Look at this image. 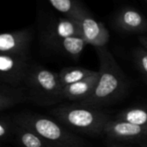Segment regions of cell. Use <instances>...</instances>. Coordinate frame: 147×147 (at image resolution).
I'll return each mask as SVG.
<instances>
[{"label":"cell","mask_w":147,"mask_h":147,"mask_svg":"<svg viewBox=\"0 0 147 147\" xmlns=\"http://www.w3.org/2000/svg\"><path fill=\"white\" fill-rule=\"evenodd\" d=\"M99 60V79L93 94L78 104L99 109L112 104L127 93L128 80L114 58L105 47H96Z\"/></svg>","instance_id":"cell-1"},{"label":"cell","mask_w":147,"mask_h":147,"mask_svg":"<svg viewBox=\"0 0 147 147\" xmlns=\"http://www.w3.org/2000/svg\"><path fill=\"white\" fill-rule=\"evenodd\" d=\"M50 113L61 124L68 128L88 135L103 134L110 116L99 109L73 104H63L50 110Z\"/></svg>","instance_id":"cell-2"},{"label":"cell","mask_w":147,"mask_h":147,"mask_svg":"<svg viewBox=\"0 0 147 147\" xmlns=\"http://www.w3.org/2000/svg\"><path fill=\"white\" fill-rule=\"evenodd\" d=\"M12 119L16 124L32 130L53 147H89L84 139L70 132L59 121L47 116L21 113Z\"/></svg>","instance_id":"cell-3"},{"label":"cell","mask_w":147,"mask_h":147,"mask_svg":"<svg viewBox=\"0 0 147 147\" xmlns=\"http://www.w3.org/2000/svg\"><path fill=\"white\" fill-rule=\"evenodd\" d=\"M24 87L28 101L40 107L53 106L64 100L59 73L40 65H30Z\"/></svg>","instance_id":"cell-4"},{"label":"cell","mask_w":147,"mask_h":147,"mask_svg":"<svg viewBox=\"0 0 147 147\" xmlns=\"http://www.w3.org/2000/svg\"><path fill=\"white\" fill-rule=\"evenodd\" d=\"M28 55H0V78L1 84L14 87L24 86L30 68Z\"/></svg>","instance_id":"cell-5"},{"label":"cell","mask_w":147,"mask_h":147,"mask_svg":"<svg viewBox=\"0 0 147 147\" xmlns=\"http://www.w3.org/2000/svg\"><path fill=\"white\" fill-rule=\"evenodd\" d=\"M103 134L109 140L142 143L147 138V127L134 125L120 120H110L105 126Z\"/></svg>","instance_id":"cell-6"},{"label":"cell","mask_w":147,"mask_h":147,"mask_svg":"<svg viewBox=\"0 0 147 147\" xmlns=\"http://www.w3.org/2000/svg\"><path fill=\"white\" fill-rule=\"evenodd\" d=\"M78 22L80 26L81 36L87 44L93 46L95 48L106 46L110 37L108 29L104 24L96 20L87 9L82 14Z\"/></svg>","instance_id":"cell-7"},{"label":"cell","mask_w":147,"mask_h":147,"mask_svg":"<svg viewBox=\"0 0 147 147\" xmlns=\"http://www.w3.org/2000/svg\"><path fill=\"white\" fill-rule=\"evenodd\" d=\"M71 36H81L80 26L78 21L65 16L51 21L42 32L41 40L46 44L52 40Z\"/></svg>","instance_id":"cell-8"},{"label":"cell","mask_w":147,"mask_h":147,"mask_svg":"<svg viewBox=\"0 0 147 147\" xmlns=\"http://www.w3.org/2000/svg\"><path fill=\"white\" fill-rule=\"evenodd\" d=\"M31 39L29 29L3 33L0 35V52L4 54L28 55Z\"/></svg>","instance_id":"cell-9"},{"label":"cell","mask_w":147,"mask_h":147,"mask_svg":"<svg viewBox=\"0 0 147 147\" xmlns=\"http://www.w3.org/2000/svg\"><path fill=\"white\" fill-rule=\"evenodd\" d=\"M115 27L122 33H142L147 31V19L133 7L121 8L114 19Z\"/></svg>","instance_id":"cell-10"},{"label":"cell","mask_w":147,"mask_h":147,"mask_svg":"<svg viewBox=\"0 0 147 147\" xmlns=\"http://www.w3.org/2000/svg\"><path fill=\"white\" fill-rule=\"evenodd\" d=\"M99 76V71H96L95 74L81 81L64 87L63 99L75 103H78L88 99L93 94L96 87Z\"/></svg>","instance_id":"cell-11"},{"label":"cell","mask_w":147,"mask_h":147,"mask_svg":"<svg viewBox=\"0 0 147 147\" xmlns=\"http://www.w3.org/2000/svg\"><path fill=\"white\" fill-rule=\"evenodd\" d=\"M45 45L67 55L74 60H78L87 43L82 36H71L52 40Z\"/></svg>","instance_id":"cell-12"},{"label":"cell","mask_w":147,"mask_h":147,"mask_svg":"<svg viewBox=\"0 0 147 147\" xmlns=\"http://www.w3.org/2000/svg\"><path fill=\"white\" fill-rule=\"evenodd\" d=\"M28 101V93L24 86L14 87L6 84L0 86V112L4 111Z\"/></svg>","instance_id":"cell-13"},{"label":"cell","mask_w":147,"mask_h":147,"mask_svg":"<svg viewBox=\"0 0 147 147\" xmlns=\"http://www.w3.org/2000/svg\"><path fill=\"white\" fill-rule=\"evenodd\" d=\"M14 134L22 147H53L32 130L16 123Z\"/></svg>","instance_id":"cell-14"},{"label":"cell","mask_w":147,"mask_h":147,"mask_svg":"<svg viewBox=\"0 0 147 147\" xmlns=\"http://www.w3.org/2000/svg\"><path fill=\"white\" fill-rule=\"evenodd\" d=\"M96 72V71H95L83 67H65L59 72V78L60 84L64 88L67 85L81 81Z\"/></svg>","instance_id":"cell-15"},{"label":"cell","mask_w":147,"mask_h":147,"mask_svg":"<svg viewBox=\"0 0 147 147\" xmlns=\"http://www.w3.org/2000/svg\"><path fill=\"white\" fill-rule=\"evenodd\" d=\"M52 6L65 16L78 21L86 9L77 0H48Z\"/></svg>","instance_id":"cell-16"},{"label":"cell","mask_w":147,"mask_h":147,"mask_svg":"<svg viewBox=\"0 0 147 147\" xmlns=\"http://www.w3.org/2000/svg\"><path fill=\"white\" fill-rule=\"evenodd\" d=\"M115 119L134 125L147 127V107L129 108L118 114Z\"/></svg>","instance_id":"cell-17"},{"label":"cell","mask_w":147,"mask_h":147,"mask_svg":"<svg viewBox=\"0 0 147 147\" xmlns=\"http://www.w3.org/2000/svg\"><path fill=\"white\" fill-rule=\"evenodd\" d=\"M134 59L140 71L147 77V50L143 47H136L133 52Z\"/></svg>","instance_id":"cell-18"},{"label":"cell","mask_w":147,"mask_h":147,"mask_svg":"<svg viewBox=\"0 0 147 147\" xmlns=\"http://www.w3.org/2000/svg\"><path fill=\"white\" fill-rule=\"evenodd\" d=\"M15 123L13 119L9 116H2L0 119V140L6 141L11 134H14Z\"/></svg>","instance_id":"cell-19"},{"label":"cell","mask_w":147,"mask_h":147,"mask_svg":"<svg viewBox=\"0 0 147 147\" xmlns=\"http://www.w3.org/2000/svg\"><path fill=\"white\" fill-rule=\"evenodd\" d=\"M108 146L109 147H130L127 146H124V145H121L120 143H116L115 141H112V140H109L108 141Z\"/></svg>","instance_id":"cell-20"},{"label":"cell","mask_w":147,"mask_h":147,"mask_svg":"<svg viewBox=\"0 0 147 147\" xmlns=\"http://www.w3.org/2000/svg\"><path fill=\"white\" fill-rule=\"evenodd\" d=\"M139 40H140V43L141 44V46L147 50V36H140Z\"/></svg>","instance_id":"cell-21"},{"label":"cell","mask_w":147,"mask_h":147,"mask_svg":"<svg viewBox=\"0 0 147 147\" xmlns=\"http://www.w3.org/2000/svg\"><path fill=\"white\" fill-rule=\"evenodd\" d=\"M145 80H146V82L147 83V77H145Z\"/></svg>","instance_id":"cell-22"},{"label":"cell","mask_w":147,"mask_h":147,"mask_svg":"<svg viewBox=\"0 0 147 147\" xmlns=\"http://www.w3.org/2000/svg\"><path fill=\"white\" fill-rule=\"evenodd\" d=\"M145 2H146V3H147V0H145Z\"/></svg>","instance_id":"cell-23"}]
</instances>
